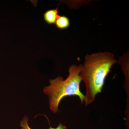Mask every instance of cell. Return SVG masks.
I'll return each mask as SVG.
<instances>
[{
  "label": "cell",
  "mask_w": 129,
  "mask_h": 129,
  "mask_svg": "<svg viewBox=\"0 0 129 129\" xmlns=\"http://www.w3.org/2000/svg\"><path fill=\"white\" fill-rule=\"evenodd\" d=\"M117 62L113 54L107 52L85 57L80 75L85 84L84 103L86 106L94 102L97 95L101 93L106 77Z\"/></svg>",
  "instance_id": "6da1fadb"
},
{
  "label": "cell",
  "mask_w": 129,
  "mask_h": 129,
  "mask_svg": "<svg viewBox=\"0 0 129 129\" xmlns=\"http://www.w3.org/2000/svg\"><path fill=\"white\" fill-rule=\"evenodd\" d=\"M82 67V64L71 65L67 78L64 80L62 76H59L50 80V85L44 88L43 92L49 98L50 109L54 113L58 112L60 102L66 97L78 96L81 103H84L85 95L80 89L82 80L80 74Z\"/></svg>",
  "instance_id": "7a4b0ae2"
},
{
  "label": "cell",
  "mask_w": 129,
  "mask_h": 129,
  "mask_svg": "<svg viewBox=\"0 0 129 129\" xmlns=\"http://www.w3.org/2000/svg\"><path fill=\"white\" fill-rule=\"evenodd\" d=\"M58 15V8L50 9L45 12L44 14V20L47 23L50 25L55 24Z\"/></svg>",
  "instance_id": "3957f363"
},
{
  "label": "cell",
  "mask_w": 129,
  "mask_h": 129,
  "mask_svg": "<svg viewBox=\"0 0 129 129\" xmlns=\"http://www.w3.org/2000/svg\"><path fill=\"white\" fill-rule=\"evenodd\" d=\"M55 24L57 28L59 29H66L69 27L70 21L67 16L58 15Z\"/></svg>",
  "instance_id": "277c9868"
},
{
  "label": "cell",
  "mask_w": 129,
  "mask_h": 129,
  "mask_svg": "<svg viewBox=\"0 0 129 129\" xmlns=\"http://www.w3.org/2000/svg\"><path fill=\"white\" fill-rule=\"evenodd\" d=\"M28 118L26 116H24L22 120L20 123V126L21 129H32L29 127L28 123ZM48 129H67V127L65 125H63L62 123H60L58 127L56 128H53L50 126Z\"/></svg>",
  "instance_id": "5b68a950"
}]
</instances>
